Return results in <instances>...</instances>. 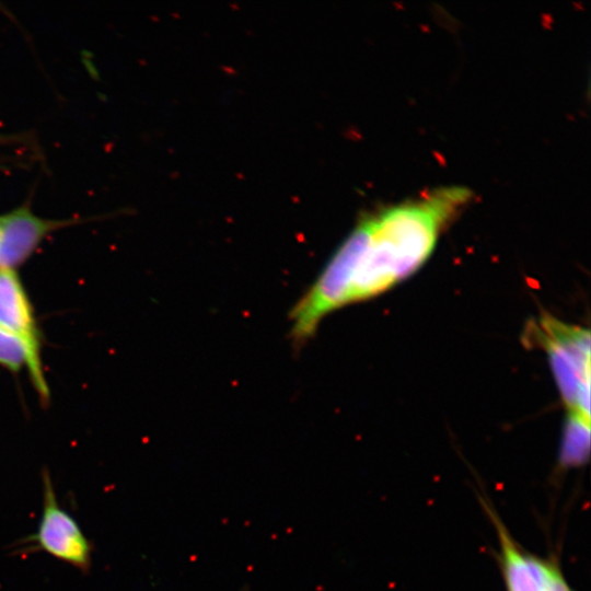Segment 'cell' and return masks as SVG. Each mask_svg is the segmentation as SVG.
<instances>
[{
    "instance_id": "6da1fadb",
    "label": "cell",
    "mask_w": 591,
    "mask_h": 591,
    "mask_svg": "<svg viewBox=\"0 0 591 591\" xmlns=\"http://www.w3.org/2000/svg\"><path fill=\"white\" fill-rule=\"evenodd\" d=\"M470 197L464 187H441L363 219L347 236L355 257L349 304L374 298L419 269Z\"/></svg>"
},
{
    "instance_id": "7a4b0ae2",
    "label": "cell",
    "mask_w": 591,
    "mask_h": 591,
    "mask_svg": "<svg viewBox=\"0 0 591 591\" xmlns=\"http://www.w3.org/2000/svg\"><path fill=\"white\" fill-rule=\"evenodd\" d=\"M533 326L532 333L547 354L568 413L590 419L589 329L548 315L542 316Z\"/></svg>"
},
{
    "instance_id": "3957f363",
    "label": "cell",
    "mask_w": 591,
    "mask_h": 591,
    "mask_svg": "<svg viewBox=\"0 0 591 591\" xmlns=\"http://www.w3.org/2000/svg\"><path fill=\"white\" fill-rule=\"evenodd\" d=\"M43 508L37 531L27 537V551L44 552L82 573L92 565L93 544L56 496L50 474L42 471Z\"/></svg>"
},
{
    "instance_id": "277c9868",
    "label": "cell",
    "mask_w": 591,
    "mask_h": 591,
    "mask_svg": "<svg viewBox=\"0 0 591 591\" xmlns=\"http://www.w3.org/2000/svg\"><path fill=\"white\" fill-rule=\"evenodd\" d=\"M73 223V220L38 217L27 205L1 215L0 269L16 270L50 233Z\"/></svg>"
},
{
    "instance_id": "5b68a950",
    "label": "cell",
    "mask_w": 591,
    "mask_h": 591,
    "mask_svg": "<svg viewBox=\"0 0 591 591\" xmlns=\"http://www.w3.org/2000/svg\"><path fill=\"white\" fill-rule=\"evenodd\" d=\"M483 507L498 535L499 561L507 591H546L543 558L522 551L494 508L485 500Z\"/></svg>"
},
{
    "instance_id": "8992f818",
    "label": "cell",
    "mask_w": 591,
    "mask_h": 591,
    "mask_svg": "<svg viewBox=\"0 0 591 591\" xmlns=\"http://www.w3.org/2000/svg\"><path fill=\"white\" fill-rule=\"evenodd\" d=\"M0 326L42 356V333L35 310L16 270L0 269Z\"/></svg>"
},
{
    "instance_id": "52a82bcc",
    "label": "cell",
    "mask_w": 591,
    "mask_h": 591,
    "mask_svg": "<svg viewBox=\"0 0 591 591\" xmlns=\"http://www.w3.org/2000/svg\"><path fill=\"white\" fill-rule=\"evenodd\" d=\"M0 366L12 373L26 369L40 403L47 404L49 402L50 394L44 374L42 356L35 354L21 337L1 326Z\"/></svg>"
},
{
    "instance_id": "ba28073f",
    "label": "cell",
    "mask_w": 591,
    "mask_h": 591,
    "mask_svg": "<svg viewBox=\"0 0 591 591\" xmlns=\"http://www.w3.org/2000/svg\"><path fill=\"white\" fill-rule=\"evenodd\" d=\"M590 454V419L568 413L563 431L558 464L563 470L584 465Z\"/></svg>"
},
{
    "instance_id": "9c48e42d",
    "label": "cell",
    "mask_w": 591,
    "mask_h": 591,
    "mask_svg": "<svg viewBox=\"0 0 591 591\" xmlns=\"http://www.w3.org/2000/svg\"><path fill=\"white\" fill-rule=\"evenodd\" d=\"M543 575L546 591H572L555 560L543 559Z\"/></svg>"
}]
</instances>
